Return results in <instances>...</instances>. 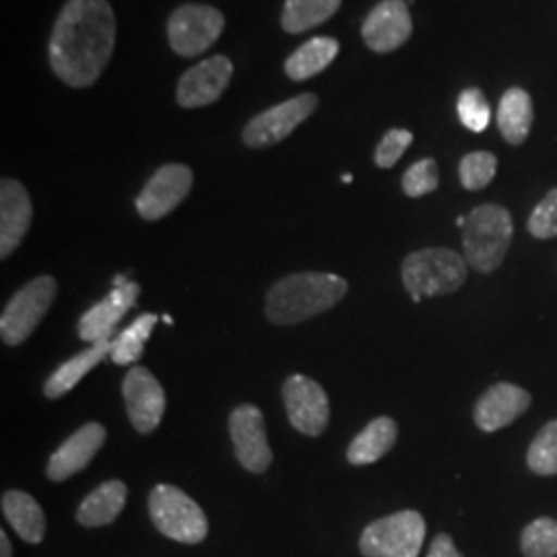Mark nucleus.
Returning <instances> with one entry per match:
<instances>
[{
    "label": "nucleus",
    "instance_id": "23",
    "mask_svg": "<svg viewBox=\"0 0 557 557\" xmlns=\"http://www.w3.org/2000/svg\"><path fill=\"white\" fill-rule=\"evenodd\" d=\"M398 428L397 423L391 418L374 419L372 423H368L363 428V432L358 434L354 442L347 448V460L351 465H372L386 453H391V448L397 442Z\"/></svg>",
    "mask_w": 557,
    "mask_h": 557
},
{
    "label": "nucleus",
    "instance_id": "38",
    "mask_svg": "<svg viewBox=\"0 0 557 557\" xmlns=\"http://www.w3.org/2000/svg\"><path fill=\"white\" fill-rule=\"evenodd\" d=\"M457 223L458 227H465V223H467V218H458Z\"/></svg>",
    "mask_w": 557,
    "mask_h": 557
},
{
    "label": "nucleus",
    "instance_id": "13",
    "mask_svg": "<svg viewBox=\"0 0 557 557\" xmlns=\"http://www.w3.org/2000/svg\"><path fill=\"white\" fill-rule=\"evenodd\" d=\"M122 395L133 428L140 434H151L165 411V393L158 379L147 368L135 366L122 382Z\"/></svg>",
    "mask_w": 557,
    "mask_h": 557
},
{
    "label": "nucleus",
    "instance_id": "17",
    "mask_svg": "<svg viewBox=\"0 0 557 557\" xmlns=\"http://www.w3.org/2000/svg\"><path fill=\"white\" fill-rule=\"evenodd\" d=\"M103 442L106 428L101 423H85L73 436L60 444L59 450L48 460L46 475L57 483L73 478L94 460Z\"/></svg>",
    "mask_w": 557,
    "mask_h": 557
},
{
    "label": "nucleus",
    "instance_id": "19",
    "mask_svg": "<svg viewBox=\"0 0 557 557\" xmlns=\"http://www.w3.org/2000/svg\"><path fill=\"white\" fill-rule=\"evenodd\" d=\"M531 407V395L510 382L494 384L475 405V423L483 432H498Z\"/></svg>",
    "mask_w": 557,
    "mask_h": 557
},
{
    "label": "nucleus",
    "instance_id": "40",
    "mask_svg": "<svg viewBox=\"0 0 557 557\" xmlns=\"http://www.w3.org/2000/svg\"><path fill=\"white\" fill-rule=\"evenodd\" d=\"M163 322H165V324H172V319H170V317H168V314H163Z\"/></svg>",
    "mask_w": 557,
    "mask_h": 557
},
{
    "label": "nucleus",
    "instance_id": "6",
    "mask_svg": "<svg viewBox=\"0 0 557 557\" xmlns=\"http://www.w3.org/2000/svg\"><path fill=\"white\" fill-rule=\"evenodd\" d=\"M425 539V520L416 510H403L368 524L359 539L366 557H418Z\"/></svg>",
    "mask_w": 557,
    "mask_h": 557
},
{
    "label": "nucleus",
    "instance_id": "12",
    "mask_svg": "<svg viewBox=\"0 0 557 557\" xmlns=\"http://www.w3.org/2000/svg\"><path fill=\"white\" fill-rule=\"evenodd\" d=\"M230 434L239 465L250 473H264L273 462L262 411L255 405H239L230 416Z\"/></svg>",
    "mask_w": 557,
    "mask_h": 557
},
{
    "label": "nucleus",
    "instance_id": "25",
    "mask_svg": "<svg viewBox=\"0 0 557 557\" xmlns=\"http://www.w3.org/2000/svg\"><path fill=\"white\" fill-rule=\"evenodd\" d=\"M533 124V101L531 96L520 89L512 87L504 94L498 108V126L502 137L510 145L524 143Z\"/></svg>",
    "mask_w": 557,
    "mask_h": 557
},
{
    "label": "nucleus",
    "instance_id": "26",
    "mask_svg": "<svg viewBox=\"0 0 557 557\" xmlns=\"http://www.w3.org/2000/svg\"><path fill=\"white\" fill-rule=\"evenodd\" d=\"M343 0H285L281 25L287 34H304L331 20Z\"/></svg>",
    "mask_w": 557,
    "mask_h": 557
},
{
    "label": "nucleus",
    "instance_id": "35",
    "mask_svg": "<svg viewBox=\"0 0 557 557\" xmlns=\"http://www.w3.org/2000/svg\"><path fill=\"white\" fill-rule=\"evenodd\" d=\"M428 557H462L460 552L455 545V541L450 539V535H438V537L432 541V547H430V554Z\"/></svg>",
    "mask_w": 557,
    "mask_h": 557
},
{
    "label": "nucleus",
    "instance_id": "37",
    "mask_svg": "<svg viewBox=\"0 0 557 557\" xmlns=\"http://www.w3.org/2000/svg\"><path fill=\"white\" fill-rule=\"evenodd\" d=\"M128 281H126V277H122V275H116L114 277V287H122V285H126Z\"/></svg>",
    "mask_w": 557,
    "mask_h": 557
},
{
    "label": "nucleus",
    "instance_id": "5",
    "mask_svg": "<svg viewBox=\"0 0 557 557\" xmlns=\"http://www.w3.org/2000/svg\"><path fill=\"white\" fill-rule=\"evenodd\" d=\"M149 515L161 535L186 545L207 539L209 522L199 504L174 485H156L149 494Z\"/></svg>",
    "mask_w": 557,
    "mask_h": 557
},
{
    "label": "nucleus",
    "instance_id": "34",
    "mask_svg": "<svg viewBox=\"0 0 557 557\" xmlns=\"http://www.w3.org/2000/svg\"><path fill=\"white\" fill-rule=\"evenodd\" d=\"M411 143H413V135L409 131H405V128L388 131L380 140L379 147H376V156H374L376 165L382 168V170L393 168L403 158V153L407 151V147Z\"/></svg>",
    "mask_w": 557,
    "mask_h": 557
},
{
    "label": "nucleus",
    "instance_id": "28",
    "mask_svg": "<svg viewBox=\"0 0 557 557\" xmlns=\"http://www.w3.org/2000/svg\"><path fill=\"white\" fill-rule=\"evenodd\" d=\"M520 549L524 557L557 556V520L537 518L533 520L520 537Z\"/></svg>",
    "mask_w": 557,
    "mask_h": 557
},
{
    "label": "nucleus",
    "instance_id": "4",
    "mask_svg": "<svg viewBox=\"0 0 557 557\" xmlns=\"http://www.w3.org/2000/svg\"><path fill=\"white\" fill-rule=\"evenodd\" d=\"M467 260L450 248H425L403 262V285L413 301L455 294L467 281Z\"/></svg>",
    "mask_w": 557,
    "mask_h": 557
},
{
    "label": "nucleus",
    "instance_id": "30",
    "mask_svg": "<svg viewBox=\"0 0 557 557\" xmlns=\"http://www.w3.org/2000/svg\"><path fill=\"white\" fill-rule=\"evenodd\" d=\"M498 172V160L494 153L487 151H475L465 156L460 165H458V174L460 182L467 190H481L485 188Z\"/></svg>",
    "mask_w": 557,
    "mask_h": 557
},
{
    "label": "nucleus",
    "instance_id": "9",
    "mask_svg": "<svg viewBox=\"0 0 557 557\" xmlns=\"http://www.w3.org/2000/svg\"><path fill=\"white\" fill-rule=\"evenodd\" d=\"M317 108L319 98L314 94H301L298 98L277 103L244 126L242 140L252 149L277 145L287 139L301 122L310 119Z\"/></svg>",
    "mask_w": 557,
    "mask_h": 557
},
{
    "label": "nucleus",
    "instance_id": "7",
    "mask_svg": "<svg viewBox=\"0 0 557 557\" xmlns=\"http://www.w3.org/2000/svg\"><path fill=\"white\" fill-rule=\"evenodd\" d=\"M57 292H59L57 281L48 275L34 278L25 287H21L2 310V317H0L2 341L11 347H17L23 341L32 337V333L38 329L41 319L50 310L52 301L57 298Z\"/></svg>",
    "mask_w": 557,
    "mask_h": 557
},
{
    "label": "nucleus",
    "instance_id": "31",
    "mask_svg": "<svg viewBox=\"0 0 557 557\" xmlns=\"http://www.w3.org/2000/svg\"><path fill=\"white\" fill-rule=\"evenodd\" d=\"M457 110L458 119L469 131L483 133L490 126L492 110H490V103L485 100L483 91L478 87H469L458 96Z\"/></svg>",
    "mask_w": 557,
    "mask_h": 557
},
{
    "label": "nucleus",
    "instance_id": "3",
    "mask_svg": "<svg viewBox=\"0 0 557 557\" xmlns=\"http://www.w3.org/2000/svg\"><path fill=\"white\" fill-rule=\"evenodd\" d=\"M512 215L499 205H481L462 227L465 260L479 273L496 271L512 242Z\"/></svg>",
    "mask_w": 557,
    "mask_h": 557
},
{
    "label": "nucleus",
    "instance_id": "32",
    "mask_svg": "<svg viewBox=\"0 0 557 557\" xmlns=\"http://www.w3.org/2000/svg\"><path fill=\"white\" fill-rule=\"evenodd\" d=\"M438 165L434 160H421L413 163L403 176V190L407 197L419 199L438 188Z\"/></svg>",
    "mask_w": 557,
    "mask_h": 557
},
{
    "label": "nucleus",
    "instance_id": "16",
    "mask_svg": "<svg viewBox=\"0 0 557 557\" xmlns=\"http://www.w3.org/2000/svg\"><path fill=\"white\" fill-rule=\"evenodd\" d=\"M34 218L32 199L17 180L0 182V259H9L29 232Z\"/></svg>",
    "mask_w": 557,
    "mask_h": 557
},
{
    "label": "nucleus",
    "instance_id": "24",
    "mask_svg": "<svg viewBox=\"0 0 557 557\" xmlns=\"http://www.w3.org/2000/svg\"><path fill=\"white\" fill-rule=\"evenodd\" d=\"M338 41L335 38L319 36L301 44L298 50L285 60V75L292 81H308L320 75L329 64L337 59Z\"/></svg>",
    "mask_w": 557,
    "mask_h": 557
},
{
    "label": "nucleus",
    "instance_id": "15",
    "mask_svg": "<svg viewBox=\"0 0 557 557\" xmlns=\"http://www.w3.org/2000/svg\"><path fill=\"white\" fill-rule=\"evenodd\" d=\"M413 23L405 0H382L361 25V36L370 50L395 52L411 38Z\"/></svg>",
    "mask_w": 557,
    "mask_h": 557
},
{
    "label": "nucleus",
    "instance_id": "10",
    "mask_svg": "<svg viewBox=\"0 0 557 557\" xmlns=\"http://www.w3.org/2000/svg\"><path fill=\"white\" fill-rule=\"evenodd\" d=\"M283 400L287 418L299 434L320 436L331 418L329 397L319 382L308 376H292L283 384Z\"/></svg>",
    "mask_w": 557,
    "mask_h": 557
},
{
    "label": "nucleus",
    "instance_id": "1",
    "mask_svg": "<svg viewBox=\"0 0 557 557\" xmlns=\"http://www.w3.org/2000/svg\"><path fill=\"white\" fill-rule=\"evenodd\" d=\"M116 46V15L108 0H69L50 38V66L62 83L89 87Z\"/></svg>",
    "mask_w": 557,
    "mask_h": 557
},
{
    "label": "nucleus",
    "instance_id": "33",
    "mask_svg": "<svg viewBox=\"0 0 557 557\" xmlns=\"http://www.w3.org/2000/svg\"><path fill=\"white\" fill-rule=\"evenodd\" d=\"M529 232L539 239L557 236V188L539 202L529 218Z\"/></svg>",
    "mask_w": 557,
    "mask_h": 557
},
{
    "label": "nucleus",
    "instance_id": "21",
    "mask_svg": "<svg viewBox=\"0 0 557 557\" xmlns=\"http://www.w3.org/2000/svg\"><path fill=\"white\" fill-rule=\"evenodd\" d=\"M126 496H128V490L119 479L101 483L98 490H94L87 498L81 502L77 522L83 527H89V529L106 527V524L114 522L120 512L124 510Z\"/></svg>",
    "mask_w": 557,
    "mask_h": 557
},
{
    "label": "nucleus",
    "instance_id": "8",
    "mask_svg": "<svg viewBox=\"0 0 557 557\" xmlns=\"http://www.w3.org/2000/svg\"><path fill=\"white\" fill-rule=\"evenodd\" d=\"M225 17L211 4H182L168 20V40L172 50L193 59L220 40Z\"/></svg>",
    "mask_w": 557,
    "mask_h": 557
},
{
    "label": "nucleus",
    "instance_id": "27",
    "mask_svg": "<svg viewBox=\"0 0 557 557\" xmlns=\"http://www.w3.org/2000/svg\"><path fill=\"white\" fill-rule=\"evenodd\" d=\"M158 320L160 317L156 314H143L126 331H122L119 337L112 341V354H110L112 361L116 366L135 363L143 356L145 341L151 337V331L158 324Z\"/></svg>",
    "mask_w": 557,
    "mask_h": 557
},
{
    "label": "nucleus",
    "instance_id": "11",
    "mask_svg": "<svg viewBox=\"0 0 557 557\" xmlns=\"http://www.w3.org/2000/svg\"><path fill=\"white\" fill-rule=\"evenodd\" d=\"M193 188V172L182 163H168L147 182L137 197V211L147 221H160L170 215Z\"/></svg>",
    "mask_w": 557,
    "mask_h": 557
},
{
    "label": "nucleus",
    "instance_id": "29",
    "mask_svg": "<svg viewBox=\"0 0 557 557\" xmlns=\"http://www.w3.org/2000/svg\"><path fill=\"white\" fill-rule=\"evenodd\" d=\"M527 465L537 475H557V419L549 421L535 436Z\"/></svg>",
    "mask_w": 557,
    "mask_h": 557
},
{
    "label": "nucleus",
    "instance_id": "20",
    "mask_svg": "<svg viewBox=\"0 0 557 557\" xmlns=\"http://www.w3.org/2000/svg\"><path fill=\"white\" fill-rule=\"evenodd\" d=\"M110 354H112V338L94 343L89 349L81 351L79 356L64 361L59 370L46 380L44 395L48 398H60L66 395L100 363L101 359L108 358Z\"/></svg>",
    "mask_w": 557,
    "mask_h": 557
},
{
    "label": "nucleus",
    "instance_id": "39",
    "mask_svg": "<svg viewBox=\"0 0 557 557\" xmlns=\"http://www.w3.org/2000/svg\"><path fill=\"white\" fill-rule=\"evenodd\" d=\"M343 182H345V184H349V182H351V174H345V176H343Z\"/></svg>",
    "mask_w": 557,
    "mask_h": 557
},
{
    "label": "nucleus",
    "instance_id": "36",
    "mask_svg": "<svg viewBox=\"0 0 557 557\" xmlns=\"http://www.w3.org/2000/svg\"><path fill=\"white\" fill-rule=\"evenodd\" d=\"M0 557H13V545L4 531H0Z\"/></svg>",
    "mask_w": 557,
    "mask_h": 557
},
{
    "label": "nucleus",
    "instance_id": "2",
    "mask_svg": "<svg viewBox=\"0 0 557 557\" xmlns=\"http://www.w3.org/2000/svg\"><path fill=\"white\" fill-rule=\"evenodd\" d=\"M347 294V281L331 273H296L277 281L267 294V319L298 324L337 306Z\"/></svg>",
    "mask_w": 557,
    "mask_h": 557
},
{
    "label": "nucleus",
    "instance_id": "22",
    "mask_svg": "<svg viewBox=\"0 0 557 557\" xmlns=\"http://www.w3.org/2000/svg\"><path fill=\"white\" fill-rule=\"evenodd\" d=\"M2 515L15 533L27 543H41L46 537V517L40 504L25 492L11 490L2 496Z\"/></svg>",
    "mask_w": 557,
    "mask_h": 557
},
{
    "label": "nucleus",
    "instance_id": "18",
    "mask_svg": "<svg viewBox=\"0 0 557 557\" xmlns=\"http://www.w3.org/2000/svg\"><path fill=\"white\" fill-rule=\"evenodd\" d=\"M139 294L140 287L133 281H128L122 287H114V292L108 298L101 299L100 304H96L81 317L77 324L81 341L94 345L112 337L116 324L135 306Z\"/></svg>",
    "mask_w": 557,
    "mask_h": 557
},
{
    "label": "nucleus",
    "instance_id": "14",
    "mask_svg": "<svg viewBox=\"0 0 557 557\" xmlns=\"http://www.w3.org/2000/svg\"><path fill=\"white\" fill-rule=\"evenodd\" d=\"M234 75L232 60L223 54L202 60L188 69L178 83L176 101L182 108H202L220 100Z\"/></svg>",
    "mask_w": 557,
    "mask_h": 557
}]
</instances>
